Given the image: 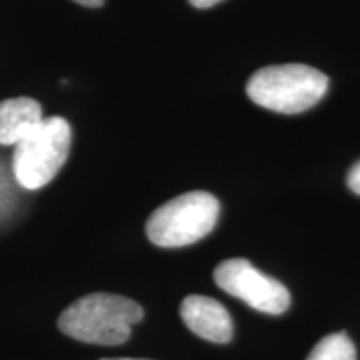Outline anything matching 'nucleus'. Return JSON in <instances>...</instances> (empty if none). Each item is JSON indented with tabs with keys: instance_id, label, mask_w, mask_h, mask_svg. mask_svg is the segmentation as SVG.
I'll return each mask as SVG.
<instances>
[{
	"instance_id": "nucleus-4",
	"label": "nucleus",
	"mask_w": 360,
	"mask_h": 360,
	"mask_svg": "<svg viewBox=\"0 0 360 360\" xmlns=\"http://www.w3.org/2000/svg\"><path fill=\"white\" fill-rule=\"evenodd\" d=\"M220 204L209 192H187L160 205L147 220L150 242L165 249L191 245L214 231Z\"/></svg>"
},
{
	"instance_id": "nucleus-3",
	"label": "nucleus",
	"mask_w": 360,
	"mask_h": 360,
	"mask_svg": "<svg viewBox=\"0 0 360 360\" xmlns=\"http://www.w3.org/2000/svg\"><path fill=\"white\" fill-rule=\"evenodd\" d=\"M72 130L62 117H47L15 146L12 174L15 182L27 191L47 186L67 162Z\"/></svg>"
},
{
	"instance_id": "nucleus-8",
	"label": "nucleus",
	"mask_w": 360,
	"mask_h": 360,
	"mask_svg": "<svg viewBox=\"0 0 360 360\" xmlns=\"http://www.w3.org/2000/svg\"><path fill=\"white\" fill-rule=\"evenodd\" d=\"M307 360H357L354 342L344 332L330 334L315 345Z\"/></svg>"
},
{
	"instance_id": "nucleus-10",
	"label": "nucleus",
	"mask_w": 360,
	"mask_h": 360,
	"mask_svg": "<svg viewBox=\"0 0 360 360\" xmlns=\"http://www.w3.org/2000/svg\"><path fill=\"white\" fill-rule=\"evenodd\" d=\"M8 195H11V186H8L2 170H0V205H2V202L8 200Z\"/></svg>"
},
{
	"instance_id": "nucleus-11",
	"label": "nucleus",
	"mask_w": 360,
	"mask_h": 360,
	"mask_svg": "<svg viewBox=\"0 0 360 360\" xmlns=\"http://www.w3.org/2000/svg\"><path fill=\"white\" fill-rule=\"evenodd\" d=\"M188 2L197 8H209V7L217 6V4L222 2V0H188Z\"/></svg>"
},
{
	"instance_id": "nucleus-6",
	"label": "nucleus",
	"mask_w": 360,
	"mask_h": 360,
	"mask_svg": "<svg viewBox=\"0 0 360 360\" xmlns=\"http://www.w3.org/2000/svg\"><path fill=\"white\" fill-rule=\"evenodd\" d=\"M180 315L186 326L202 339L227 344L233 334L232 319L227 309L217 300L204 295H188L180 305Z\"/></svg>"
},
{
	"instance_id": "nucleus-1",
	"label": "nucleus",
	"mask_w": 360,
	"mask_h": 360,
	"mask_svg": "<svg viewBox=\"0 0 360 360\" xmlns=\"http://www.w3.org/2000/svg\"><path fill=\"white\" fill-rule=\"evenodd\" d=\"M143 310L134 300L114 294H90L75 300L58 317V328L72 339L96 345H120L130 339Z\"/></svg>"
},
{
	"instance_id": "nucleus-9",
	"label": "nucleus",
	"mask_w": 360,
	"mask_h": 360,
	"mask_svg": "<svg viewBox=\"0 0 360 360\" xmlns=\"http://www.w3.org/2000/svg\"><path fill=\"white\" fill-rule=\"evenodd\" d=\"M347 184L350 191L360 195V160L354 165L352 169H350V172L347 175Z\"/></svg>"
},
{
	"instance_id": "nucleus-5",
	"label": "nucleus",
	"mask_w": 360,
	"mask_h": 360,
	"mask_svg": "<svg viewBox=\"0 0 360 360\" xmlns=\"http://www.w3.org/2000/svg\"><path fill=\"white\" fill-rule=\"evenodd\" d=\"M214 278L220 289L259 312L281 315L289 309L290 294L276 278L265 276L245 259L224 260L217 265Z\"/></svg>"
},
{
	"instance_id": "nucleus-12",
	"label": "nucleus",
	"mask_w": 360,
	"mask_h": 360,
	"mask_svg": "<svg viewBox=\"0 0 360 360\" xmlns=\"http://www.w3.org/2000/svg\"><path fill=\"white\" fill-rule=\"evenodd\" d=\"M74 2H77L80 6H85V7H101L103 0H74Z\"/></svg>"
},
{
	"instance_id": "nucleus-7",
	"label": "nucleus",
	"mask_w": 360,
	"mask_h": 360,
	"mask_svg": "<svg viewBox=\"0 0 360 360\" xmlns=\"http://www.w3.org/2000/svg\"><path fill=\"white\" fill-rule=\"evenodd\" d=\"M42 120V107L34 98L17 97L0 102V146L15 147Z\"/></svg>"
},
{
	"instance_id": "nucleus-2",
	"label": "nucleus",
	"mask_w": 360,
	"mask_h": 360,
	"mask_svg": "<svg viewBox=\"0 0 360 360\" xmlns=\"http://www.w3.org/2000/svg\"><path fill=\"white\" fill-rule=\"evenodd\" d=\"M328 79L321 70L304 64L270 65L247 82V96L254 103L278 114H300L321 102Z\"/></svg>"
},
{
	"instance_id": "nucleus-13",
	"label": "nucleus",
	"mask_w": 360,
	"mask_h": 360,
	"mask_svg": "<svg viewBox=\"0 0 360 360\" xmlns=\"http://www.w3.org/2000/svg\"><path fill=\"white\" fill-rule=\"evenodd\" d=\"M102 360H147V359H125V357H122V359H102Z\"/></svg>"
}]
</instances>
